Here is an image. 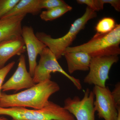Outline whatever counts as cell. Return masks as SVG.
Returning a JSON list of instances; mask_svg holds the SVG:
<instances>
[{
  "label": "cell",
  "mask_w": 120,
  "mask_h": 120,
  "mask_svg": "<svg viewBox=\"0 0 120 120\" xmlns=\"http://www.w3.org/2000/svg\"><path fill=\"white\" fill-rule=\"evenodd\" d=\"M0 120H8L5 117H0Z\"/></svg>",
  "instance_id": "24"
},
{
  "label": "cell",
  "mask_w": 120,
  "mask_h": 120,
  "mask_svg": "<svg viewBox=\"0 0 120 120\" xmlns=\"http://www.w3.org/2000/svg\"><path fill=\"white\" fill-rule=\"evenodd\" d=\"M72 8L68 5L66 6L57 7L47 10L42 11L40 15L41 19L44 21H52L58 19L65 14L71 11Z\"/></svg>",
  "instance_id": "15"
},
{
  "label": "cell",
  "mask_w": 120,
  "mask_h": 120,
  "mask_svg": "<svg viewBox=\"0 0 120 120\" xmlns=\"http://www.w3.org/2000/svg\"><path fill=\"white\" fill-rule=\"evenodd\" d=\"M22 37L24 41L28 54L29 64V72L32 77L37 66V58L46 46L39 40L35 34L34 29L31 26L22 27Z\"/></svg>",
  "instance_id": "10"
},
{
  "label": "cell",
  "mask_w": 120,
  "mask_h": 120,
  "mask_svg": "<svg viewBox=\"0 0 120 120\" xmlns=\"http://www.w3.org/2000/svg\"><path fill=\"white\" fill-rule=\"evenodd\" d=\"M97 16L96 12L87 7L83 15L75 20L68 32L63 37L54 38L43 32H37L35 35L52 51L56 59L59 60L63 56L66 49L70 47L79 32L84 29L88 21Z\"/></svg>",
  "instance_id": "4"
},
{
  "label": "cell",
  "mask_w": 120,
  "mask_h": 120,
  "mask_svg": "<svg viewBox=\"0 0 120 120\" xmlns=\"http://www.w3.org/2000/svg\"><path fill=\"white\" fill-rule=\"evenodd\" d=\"M39 1L40 0H19L14 8L1 19L26 15L27 13L38 15L41 10L39 7Z\"/></svg>",
  "instance_id": "14"
},
{
  "label": "cell",
  "mask_w": 120,
  "mask_h": 120,
  "mask_svg": "<svg viewBox=\"0 0 120 120\" xmlns=\"http://www.w3.org/2000/svg\"><path fill=\"white\" fill-rule=\"evenodd\" d=\"M94 98L93 91L87 88L82 99L77 96L65 99L64 107L74 116L76 120H95Z\"/></svg>",
  "instance_id": "7"
},
{
  "label": "cell",
  "mask_w": 120,
  "mask_h": 120,
  "mask_svg": "<svg viewBox=\"0 0 120 120\" xmlns=\"http://www.w3.org/2000/svg\"><path fill=\"white\" fill-rule=\"evenodd\" d=\"M103 4H109L113 7L116 11L118 12L120 11V0H101Z\"/></svg>",
  "instance_id": "22"
},
{
  "label": "cell",
  "mask_w": 120,
  "mask_h": 120,
  "mask_svg": "<svg viewBox=\"0 0 120 120\" xmlns=\"http://www.w3.org/2000/svg\"><path fill=\"white\" fill-rule=\"evenodd\" d=\"M40 60L35 69L33 78L35 84L49 80L52 72H59L68 78L78 90L82 88L80 80L71 76L64 70L59 64L54 54L47 47H46L39 54Z\"/></svg>",
  "instance_id": "5"
},
{
  "label": "cell",
  "mask_w": 120,
  "mask_h": 120,
  "mask_svg": "<svg viewBox=\"0 0 120 120\" xmlns=\"http://www.w3.org/2000/svg\"><path fill=\"white\" fill-rule=\"evenodd\" d=\"M24 41L22 36L0 43V69L6 62L15 56H20L26 52Z\"/></svg>",
  "instance_id": "11"
},
{
  "label": "cell",
  "mask_w": 120,
  "mask_h": 120,
  "mask_svg": "<svg viewBox=\"0 0 120 120\" xmlns=\"http://www.w3.org/2000/svg\"><path fill=\"white\" fill-rule=\"evenodd\" d=\"M19 0H0V19L14 8Z\"/></svg>",
  "instance_id": "17"
},
{
  "label": "cell",
  "mask_w": 120,
  "mask_h": 120,
  "mask_svg": "<svg viewBox=\"0 0 120 120\" xmlns=\"http://www.w3.org/2000/svg\"><path fill=\"white\" fill-rule=\"evenodd\" d=\"M15 64V61H12L3 68L0 69V99L2 94L1 92V87L3 85V82L7 75L14 67Z\"/></svg>",
  "instance_id": "20"
},
{
  "label": "cell",
  "mask_w": 120,
  "mask_h": 120,
  "mask_svg": "<svg viewBox=\"0 0 120 120\" xmlns=\"http://www.w3.org/2000/svg\"><path fill=\"white\" fill-rule=\"evenodd\" d=\"M118 116L116 120H120V106L118 107Z\"/></svg>",
  "instance_id": "23"
},
{
  "label": "cell",
  "mask_w": 120,
  "mask_h": 120,
  "mask_svg": "<svg viewBox=\"0 0 120 120\" xmlns=\"http://www.w3.org/2000/svg\"><path fill=\"white\" fill-rule=\"evenodd\" d=\"M26 15L0 19V43L22 36V22Z\"/></svg>",
  "instance_id": "12"
},
{
  "label": "cell",
  "mask_w": 120,
  "mask_h": 120,
  "mask_svg": "<svg viewBox=\"0 0 120 120\" xmlns=\"http://www.w3.org/2000/svg\"><path fill=\"white\" fill-rule=\"evenodd\" d=\"M36 84L33 77L27 71L26 68L25 56L22 54L20 56L18 67L15 73L2 86L3 91L11 90L16 91L25 88H30Z\"/></svg>",
  "instance_id": "9"
},
{
  "label": "cell",
  "mask_w": 120,
  "mask_h": 120,
  "mask_svg": "<svg viewBox=\"0 0 120 120\" xmlns=\"http://www.w3.org/2000/svg\"><path fill=\"white\" fill-rule=\"evenodd\" d=\"M115 20L110 17H105L100 20L97 24L95 30L97 33L105 34L112 31L116 26Z\"/></svg>",
  "instance_id": "16"
},
{
  "label": "cell",
  "mask_w": 120,
  "mask_h": 120,
  "mask_svg": "<svg viewBox=\"0 0 120 120\" xmlns=\"http://www.w3.org/2000/svg\"><path fill=\"white\" fill-rule=\"evenodd\" d=\"M93 91L95 98L94 106L99 118L105 120H116L119 107L116 105L109 87L94 86Z\"/></svg>",
  "instance_id": "8"
},
{
  "label": "cell",
  "mask_w": 120,
  "mask_h": 120,
  "mask_svg": "<svg viewBox=\"0 0 120 120\" xmlns=\"http://www.w3.org/2000/svg\"><path fill=\"white\" fill-rule=\"evenodd\" d=\"M0 115L9 116L12 120H76L64 107L49 101L43 108L39 109L0 107Z\"/></svg>",
  "instance_id": "3"
},
{
  "label": "cell",
  "mask_w": 120,
  "mask_h": 120,
  "mask_svg": "<svg viewBox=\"0 0 120 120\" xmlns=\"http://www.w3.org/2000/svg\"><path fill=\"white\" fill-rule=\"evenodd\" d=\"M60 89L58 84L49 80L36 84L34 86L17 94L2 93L0 107H30L41 109L47 104L50 97Z\"/></svg>",
  "instance_id": "1"
},
{
  "label": "cell",
  "mask_w": 120,
  "mask_h": 120,
  "mask_svg": "<svg viewBox=\"0 0 120 120\" xmlns=\"http://www.w3.org/2000/svg\"><path fill=\"white\" fill-rule=\"evenodd\" d=\"M120 25L116 24L110 32L105 34L97 33L86 43L68 47L64 53L82 51L88 53L91 58L118 56L120 54Z\"/></svg>",
  "instance_id": "2"
},
{
  "label": "cell",
  "mask_w": 120,
  "mask_h": 120,
  "mask_svg": "<svg viewBox=\"0 0 120 120\" xmlns=\"http://www.w3.org/2000/svg\"><path fill=\"white\" fill-rule=\"evenodd\" d=\"M68 5L62 0H40L39 1V7L41 9L45 8L49 10Z\"/></svg>",
  "instance_id": "18"
},
{
  "label": "cell",
  "mask_w": 120,
  "mask_h": 120,
  "mask_svg": "<svg viewBox=\"0 0 120 120\" xmlns=\"http://www.w3.org/2000/svg\"><path fill=\"white\" fill-rule=\"evenodd\" d=\"M67 60L69 73L72 74L76 71L89 70L91 57L85 52H69L64 53Z\"/></svg>",
  "instance_id": "13"
},
{
  "label": "cell",
  "mask_w": 120,
  "mask_h": 120,
  "mask_svg": "<svg viewBox=\"0 0 120 120\" xmlns=\"http://www.w3.org/2000/svg\"><path fill=\"white\" fill-rule=\"evenodd\" d=\"M112 94L116 105L120 106V83L118 82L115 86V87L112 91Z\"/></svg>",
  "instance_id": "21"
},
{
  "label": "cell",
  "mask_w": 120,
  "mask_h": 120,
  "mask_svg": "<svg viewBox=\"0 0 120 120\" xmlns=\"http://www.w3.org/2000/svg\"><path fill=\"white\" fill-rule=\"evenodd\" d=\"M119 60L118 56L91 58L89 72L84 77V82L101 87L106 86V82L109 79L110 70L113 65L117 63Z\"/></svg>",
  "instance_id": "6"
},
{
  "label": "cell",
  "mask_w": 120,
  "mask_h": 120,
  "mask_svg": "<svg viewBox=\"0 0 120 120\" xmlns=\"http://www.w3.org/2000/svg\"><path fill=\"white\" fill-rule=\"evenodd\" d=\"M76 1L79 4L86 5L87 7L95 12L102 10L104 7L101 0H77Z\"/></svg>",
  "instance_id": "19"
}]
</instances>
